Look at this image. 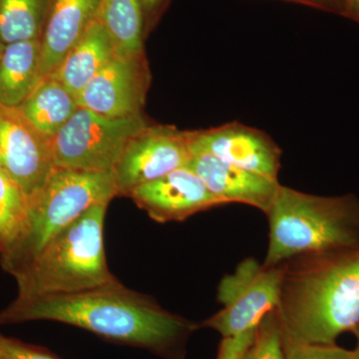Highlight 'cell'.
Listing matches in <instances>:
<instances>
[{"instance_id":"obj_1","label":"cell","mask_w":359,"mask_h":359,"mask_svg":"<svg viewBox=\"0 0 359 359\" xmlns=\"http://www.w3.org/2000/svg\"><path fill=\"white\" fill-rule=\"evenodd\" d=\"M37 320L65 323L166 359L183 358L187 340L199 328L118 280L77 294L16 297L0 311V325Z\"/></svg>"},{"instance_id":"obj_2","label":"cell","mask_w":359,"mask_h":359,"mask_svg":"<svg viewBox=\"0 0 359 359\" xmlns=\"http://www.w3.org/2000/svg\"><path fill=\"white\" fill-rule=\"evenodd\" d=\"M278 311L283 337L335 344L359 323V249L285 262Z\"/></svg>"},{"instance_id":"obj_3","label":"cell","mask_w":359,"mask_h":359,"mask_svg":"<svg viewBox=\"0 0 359 359\" xmlns=\"http://www.w3.org/2000/svg\"><path fill=\"white\" fill-rule=\"evenodd\" d=\"M266 216V266L302 255L359 249V198L354 194L325 197L282 185Z\"/></svg>"},{"instance_id":"obj_4","label":"cell","mask_w":359,"mask_h":359,"mask_svg":"<svg viewBox=\"0 0 359 359\" xmlns=\"http://www.w3.org/2000/svg\"><path fill=\"white\" fill-rule=\"evenodd\" d=\"M108 205H92L15 271L16 297L77 294L117 280L108 268L104 247Z\"/></svg>"},{"instance_id":"obj_5","label":"cell","mask_w":359,"mask_h":359,"mask_svg":"<svg viewBox=\"0 0 359 359\" xmlns=\"http://www.w3.org/2000/svg\"><path fill=\"white\" fill-rule=\"evenodd\" d=\"M117 196L114 171L54 168L43 186L28 197L25 230L13 247L0 256L2 269L13 276L89 208L109 204Z\"/></svg>"},{"instance_id":"obj_6","label":"cell","mask_w":359,"mask_h":359,"mask_svg":"<svg viewBox=\"0 0 359 359\" xmlns=\"http://www.w3.org/2000/svg\"><path fill=\"white\" fill-rule=\"evenodd\" d=\"M148 123L143 114L112 118L79 107L48 142L54 168L114 171L128 142Z\"/></svg>"},{"instance_id":"obj_7","label":"cell","mask_w":359,"mask_h":359,"mask_svg":"<svg viewBox=\"0 0 359 359\" xmlns=\"http://www.w3.org/2000/svg\"><path fill=\"white\" fill-rule=\"evenodd\" d=\"M285 264L266 266L254 257L238 264L219 283L217 299L223 309L203 321L202 327L222 337H237L255 330L280 302Z\"/></svg>"},{"instance_id":"obj_8","label":"cell","mask_w":359,"mask_h":359,"mask_svg":"<svg viewBox=\"0 0 359 359\" xmlns=\"http://www.w3.org/2000/svg\"><path fill=\"white\" fill-rule=\"evenodd\" d=\"M192 131L172 126H147L135 135L114 169L119 196L188 166L193 152Z\"/></svg>"},{"instance_id":"obj_9","label":"cell","mask_w":359,"mask_h":359,"mask_svg":"<svg viewBox=\"0 0 359 359\" xmlns=\"http://www.w3.org/2000/svg\"><path fill=\"white\" fill-rule=\"evenodd\" d=\"M150 82L144 53L115 55L76 97L78 106L107 117L142 115Z\"/></svg>"},{"instance_id":"obj_10","label":"cell","mask_w":359,"mask_h":359,"mask_svg":"<svg viewBox=\"0 0 359 359\" xmlns=\"http://www.w3.org/2000/svg\"><path fill=\"white\" fill-rule=\"evenodd\" d=\"M0 169L28 196L41 188L53 171L48 141L18 107L0 104Z\"/></svg>"},{"instance_id":"obj_11","label":"cell","mask_w":359,"mask_h":359,"mask_svg":"<svg viewBox=\"0 0 359 359\" xmlns=\"http://www.w3.org/2000/svg\"><path fill=\"white\" fill-rule=\"evenodd\" d=\"M192 152H205L231 165L278 179L282 149L269 135L238 121L192 131Z\"/></svg>"},{"instance_id":"obj_12","label":"cell","mask_w":359,"mask_h":359,"mask_svg":"<svg viewBox=\"0 0 359 359\" xmlns=\"http://www.w3.org/2000/svg\"><path fill=\"white\" fill-rule=\"evenodd\" d=\"M128 197L161 224L183 222L197 212L224 205L188 167L137 187Z\"/></svg>"},{"instance_id":"obj_13","label":"cell","mask_w":359,"mask_h":359,"mask_svg":"<svg viewBox=\"0 0 359 359\" xmlns=\"http://www.w3.org/2000/svg\"><path fill=\"white\" fill-rule=\"evenodd\" d=\"M187 167L224 205H249L266 215L282 186L278 179L248 171L205 152H194Z\"/></svg>"},{"instance_id":"obj_14","label":"cell","mask_w":359,"mask_h":359,"mask_svg":"<svg viewBox=\"0 0 359 359\" xmlns=\"http://www.w3.org/2000/svg\"><path fill=\"white\" fill-rule=\"evenodd\" d=\"M99 0H52L40 37L39 82L49 76L96 20Z\"/></svg>"},{"instance_id":"obj_15","label":"cell","mask_w":359,"mask_h":359,"mask_svg":"<svg viewBox=\"0 0 359 359\" xmlns=\"http://www.w3.org/2000/svg\"><path fill=\"white\" fill-rule=\"evenodd\" d=\"M115 55L107 32L95 20L47 77L56 80L77 97Z\"/></svg>"},{"instance_id":"obj_16","label":"cell","mask_w":359,"mask_h":359,"mask_svg":"<svg viewBox=\"0 0 359 359\" xmlns=\"http://www.w3.org/2000/svg\"><path fill=\"white\" fill-rule=\"evenodd\" d=\"M40 39L4 45L0 55V104L20 107L39 83Z\"/></svg>"},{"instance_id":"obj_17","label":"cell","mask_w":359,"mask_h":359,"mask_svg":"<svg viewBox=\"0 0 359 359\" xmlns=\"http://www.w3.org/2000/svg\"><path fill=\"white\" fill-rule=\"evenodd\" d=\"M30 124L49 142L69 121L78 106L76 96L50 77L44 78L20 106Z\"/></svg>"},{"instance_id":"obj_18","label":"cell","mask_w":359,"mask_h":359,"mask_svg":"<svg viewBox=\"0 0 359 359\" xmlns=\"http://www.w3.org/2000/svg\"><path fill=\"white\" fill-rule=\"evenodd\" d=\"M96 20L114 46L116 55L144 53V16L139 0H99Z\"/></svg>"},{"instance_id":"obj_19","label":"cell","mask_w":359,"mask_h":359,"mask_svg":"<svg viewBox=\"0 0 359 359\" xmlns=\"http://www.w3.org/2000/svg\"><path fill=\"white\" fill-rule=\"evenodd\" d=\"M52 0H0V39L4 44L40 39Z\"/></svg>"},{"instance_id":"obj_20","label":"cell","mask_w":359,"mask_h":359,"mask_svg":"<svg viewBox=\"0 0 359 359\" xmlns=\"http://www.w3.org/2000/svg\"><path fill=\"white\" fill-rule=\"evenodd\" d=\"M28 196L0 169V256L8 252L25 230Z\"/></svg>"},{"instance_id":"obj_21","label":"cell","mask_w":359,"mask_h":359,"mask_svg":"<svg viewBox=\"0 0 359 359\" xmlns=\"http://www.w3.org/2000/svg\"><path fill=\"white\" fill-rule=\"evenodd\" d=\"M241 359H285L282 323L276 309L259 323Z\"/></svg>"},{"instance_id":"obj_22","label":"cell","mask_w":359,"mask_h":359,"mask_svg":"<svg viewBox=\"0 0 359 359\" xmlns=\"http://www.w3.org/2000/svg\"><path fill=\"white\" fill-rule=\"evenodd\" d=\"M285 359H359V348L354 351L337 344H302L283 337Z\"/></svg>"},{"instance_id":"obj_23","label":"cell","mask_w":359,"mask_h":359,"mask_svg":"<svg viewBox=\"0 0 359 359\" xmlns=\"http://www.w3.org/2000/svg\"><path fill=\"white\" fill-rule=\"evenodd\" d=\"M0 359H61L42 347L0 334Z\"/></svg>"},{"instance_id":"obj_24","label":"cell","mask_w":359,"mask_h":359,"mask_svg":"<svg viewBox=\"0 0 359 359\" xmlns=\"http://www.w3.org/2000/svg\"><path fill=\"white\" fill-rule=\"evenodd\" d=\"M256 330V328H255ZM255 330L237 337H224L219 344L217 359H241L254 339Z\"/></svg>"},{"instance_id":"obj_25","label":"cell","mask_w":359,"mask_h":359,"mask_svg":"<svg viewBox=\"0 0 359 359\" xmlns=\"http://www.w3.org/2000/svg\"><path fill=\"white\" fill-rule=\"evenodd\" d=\"M283 1L302 4V6L318 9V11H325V13L337 14V15L341 16L342 0H283Z\"/></svg>"},{"instance_id":"obj_26","label":"cell","mask_w":359,"mask_h":359,"mask_svg":"<svg viewBox=\"0 0 359 359\" xmlns=\"http://www.w3.org/2000/svg\"><path fill=\"white\" fill-rule=\"evenodd\" d=\"M143 9L144 16L149 21L155 20L159 16L168 0H139Z\"/></svg>"},{"instance_id":"obj_27","label":"cell","mask_w":359,"mask_h":359,"mask_svg":"<svg viewBox=\"0 0 359 359\" xmlns=\"http://www.w3.org/2000/svg\"><path fill=\"white\" fill-rule=\"evenodd\" d=\"M341 16L359 23V0H342Z\"/></svg>"},{"instance_id":"obj_28","label":"cell","mask_w":359,"mask_h":359,"mask_svg":"<svg viewBox=\"0 0 359 359\" xmlns=\"http://www.w3.org/2000/svg\"><path fill=\"white\" fill-rule=\"evenodd\" d=\"M353 334H354V335H355L356 339H358V347H359V323L358 325V327H356L355 330H354Z\"/></svg>"},{"instance_id":"obj_29","label":"cell","mask_w":359,"mask_h":359,"mask_svg":"<svg viewBox=\"0 0 359 359\" xmlns=\"http://www.w3.org/2000/svg\"><path fill=\"white\" fill-rule=\"evenodd\" d=\"M4 42L1 41V39H0V55H1L2 51H4Z\"/></svg>"},{"instance_id":"obj_30","label":"cell","mask_w":359,"mask_h":359,"mask_svg":"<svg viewBox=\"0 0 359 359\" xmlns=\"http://www.w3.org/2000/svg\"><path fill=\"white\" fill-rule=\"evenodd\" d=\"M358 348H359V347H358Z\"/></svg>"}]
</instances>
